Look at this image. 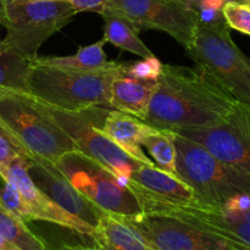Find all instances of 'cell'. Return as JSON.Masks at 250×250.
Listing matches in <instances>:
<instances>
[{"mask_svg": "<svg viewBox=\"0 0 250 250\" xmlns=\"http://www.w3.org/2000/svg\"><path fill=\"white\" fill-rule=\"evenodd\" d=\"M237 104L203 68L164 65L144 121L167 131L215 126Z\"/></svg>", "mask_w": 250, "mask_h": 250, "instance_id": "1", "label": "cell"}, {"mask_svg": "<svg viewBox=\"0 0 250 250\" xmlns=\"http://www.w3.org/2000/svg\"><path fill=\"white\" fill-rule=\"evenodd\" d=\"M122 62L111 61L107 67L92 72H75L32 61L27 93L44 104L66 111L92 106H110V87Z\"/></svg>", "mask_w": 250, "mask_h": 250, "instance_id": "2", "label": "cell"}, {"mask_svg": "<svg viewBox=\"0 0 250 250\" xmlns=\"http://www.w3.org/2000/svg\"><path fill=\"white\" fill-rule=\"evenodd\" d=\"M172 138L178 176L193 190L198 205L222 208L232 198L250 194L248 173L220 160L197 142L175 132Z\"/></svg>", "mask_w": 250, "mask_h": 250, "instance_id": "3", "label": "cell"}, {"mask_svg": "<svg viewBox=\"0 0 250 250\" xmlns=\"http://www.w3.org/2000/svg\"><path fill=\"white\" fill-rule=\"evenodd\" d=\"M186 54L237 103L250 107V59L233 42L224 17L210 23L199 22Z\"/></svg>", "mask_w": 250, "mask_h": 250, "instance_id": "4", "label": "cell"}, {"mask_svg": "<svg viewBox=\"0 0 250 250\" xmlns=\"http://www.w3.org/2000/svg\"><path fill=\"white\" fill-rule=\"evenodd\" d=\"M0 120L32 158L55 163L65 153L77 150L70 136L28 93L0 95Z\"/></svg>", "mask_w": 250, "mask_h": 250, "instance_id": "5", "label": "cell"}, {"mask_svg": "<svg viewBox=\"0 0 250 250\" xmlns=\"http://www.w3.org/2000/svg\"><path fill=\"white\" fill-rule=\"evenodd\" d=\"M77 12L63 0H1L2 45L33 61L41 46L70 23Z\"/></svg>", "mask_w": 250, "mask_h": 250, "instance_id": "6", "label": "cell"}, {"mask_svg": "<svg viewBox=\"0 0 250 250\" xmlns=\"http://www.w3.org/2000/svg\"><path fill=\"white\" fill-rule=\"evenodd\" d=\"M54 165L67 177L73 187L107 214L136 217L143 214L141 200L114 172L80 150L61 155Z\"/></svg>", "mask_w": 250, "mask_h": 250, "instance_id": "7", "label": "cell"}, {"mask_svg": "<svg viewBox=\"0 0 250 250\" xmlns=\"http://www.w3.org/2000/svg\"><path fill=\"white\" fill-rule=\"evenodd\" d=\"M39 103L70 136L77 150L109 168L119 177L122 185L127 186L128 178L142 163L125 153L100 131V126L112 107L98 105L78 111H66Z\"/></svg>", "mask_w": 250, "mask_h": 250, "instance_id": "8", "label": "cell"}, {"mask_svg": "<svg viewBox=\"0 0 250 250\" xmlns=\"http://www.w3.org/2000/svg\"><path fill=\"white\" fill-rule=\"evenodd\" d=\"M121 219L155 250H250L241 239L163 212Z\"/></svg>", "mask_w": 250, "mask_h": 250, "instance_id": "9", "label": "cell"}, {"mask_svg": "<svg viewBox=\"0 0 250 250\" xmlns=\"http://www.w3.org/2000/svg\"><path fill=\"white\" fill-rule=\"evenodd\" d=\"M106 9L126 17L139 32H165L185 50L192 45L199 23L197 10L176 0H109Z\"/></svg>", "mask_w": 250, "mask_h": 250, "instance_id": "10", "label": "cell"}, {"mask_svg": "<svg viewBox=\"0 0 250 250\" xmlns=\"http://www.w3.org/2000/svg\"><path fill=\"white\" fill-rule=\"evenodd\" d=\"M172 132L194 141L216 158L250 175V107L237 104L215 126L176 128Z\"/></svg>", "mask_w": 250, "mask_h": 250, "instance_id": "11", "label": "cell"}, {"mask_svg": "<svg viewBox=\"0 0 250 250\" xmlns=\"http://www.w3.org/2000/svg\"><path fill=\"white\" fill-rule=\"evenodd\" d=\"M29 159L31 158H17L7 165H0V177L2 181L16 186L28 204L34 221L50 222L80 234L92 237L94 233L92 226L62 209L34 185L27 171Z\"/></svg>", "mask_w": 250, "mask_h": 250, "instance_id": "12", "label": "cell"}, {"mask_svg": "<svg viewBox=\"0 0 250 250\" xmlns=\"http://www.w3.org/2000/svg\"><path fill=\"white\" fill-rule=\"evenodd\" d=\"M27 171L34 185L56 204L95 229L105 211L81 194L54 163L31 158Z\"/></svg>", "mask_w": 250, "mask_h": 250, "instance_id": "13", "label": "cell"}, {"mask_svg": "<svg viewBox=\"0 0 250 250\" xmlns=\"http://www.w3.org/2000/svg\"><path fill=\"white\" fill-rule=\"evenodd\" d=\"M143 212H163L200 225L217 233L238 238L250 246V199L239 210H224L204 205H143Z\"/></svg>", "mask_w": 250, "mask_h": 250, "instance_id": "14", "label": "cell"}, {"mask_svg": "<svg viewBox=\"0 0 250 250\" xmlns=\"http://www.w3.org/2000/svg\"><path fill=\"white\" fill-rule=\"evenodd\" d=\"M127 187L143 205H192L197 198L188 185L176 176L165 172L155 165L142 164L127 181Z\"/></svg>", "mask_w": 250, "mask_h": 250, "instance_id": "15", "label": "cell"}, {"mask_svg": "<svg viewBox=\"0 0 250 250\" xmlns=\"http://www.w3.org/2000/svg\"><path fill=\"white\" fill-rule=\"evenodd\" d=\"M156 129L143 120L119 110H110L100 126V131L110 141L144 165H154V163L142 150V142Z\"/></svg>", "mask_w": 250, "mask_h": 250, "instance_id": "16", "label": "cell"}, {"mask_svg": "<svg viewBox=\"0 0 250 250\" xmlns=\"http://www.w3.org/2000/svg\"><path fill=\"white\" fill-rule=\"evenodd\" d=\"M155 87L154 81L136 80L125 76L120 70L110 87V106L144 121Z\"/></svg>", "mask_w": 250, "mask_h": 250, "instance_id": "17", "label": "cell"}, {"mask_svg": "<svg viewBox=\"0 0 250 250\" xmlns=\"http://www.w3.org/2000/svg\"><path fill=\"white\" fill-rule=\"evenodd\" d=\"M99 250H155L121 217L104 212L90 237Z\"/></svg>", "mask_w": 250, "mask_h": 250, "instance_id": "18", "label": "cell"}, {"mask_svg": "<svg viewBox=\"0 0 250 250\" xmlns=\"http://www.w3.org/2000/svg\"><path fill=\"white\" fill-rule=\"evenodd\" d=\"M104 19V37L106 43L114 44L122 50L141 56L142 59L154 56V53L139 38V31L129 20L122 15L106 9L102 15Z\"/></svg>", "mask_w": 250, "mask_h": 250, "instance_id": "19", "label": "cell"}, {"mask_svg": "<svg viewBox=\"0 0 250 250\" xmlns=\"http://www.w3.org/2000/svg\"><path fill=\"white\" fill-rule=\"evenodd\" d=\"M106 41L102 38L95 43L85 46H80L78 51L70 56H49V58H41L37 56L33 62L41 65L51 66V67L61 68L66 71H75V72H92L99 71L107 67L111 61H107L103 46Z\"/></svg>", "mask_w": 250, "mask_h": 250, "instance_id": "20", "label": "cell"}, {"mask_svg": "<svg viewBox=\"0 0 250 250\" xmlns=\"http://www.w3.org/2000/svg\"><path fill=\"white\" fill-rule=\"evenodd\" d=\"M32 61L17 51L4 46L0 49V95L5 93H27V80Z\"/></svg>", "mask_w": 250, "mask_h": 250, "instance_id": "21", "label": "cell"}, {"mask_svg": "<svg viewBox=\"0 0 250 250\" xmlns=\"http://www.w3.org/2000/svg\"><path fill=\"white\" fill-rule=\"evenodd\" d=\"M142 146L146 148L154 159V165L170 175L180 178L177 172V150L172 138V132L158 128L142 142ZM181 180V178H180Z\"/></svg>", "mask_w": 250, "mask_h": 250, "instance_id": "22", "label": "cell"}, {"mask_svg": "<svg viewBox=\"0 0 250 250\" xmlns=\"http://www.w3.org/2000/svg\"><path fill=\"white\" fill-rule=\"evenodd\" d=\"M0 236L19 250H48L44 242L14 214L0 205Z\"/></svg>", "mask_w": 250, "mask_h": 250, "instance_id": "23", "label": "cell"}, {"mask_svg": "<svg viewBox=\"0 0 250 250\" xmlns=\"http://www.w3.org/2000/svg\"><path fill=\"white\" fill-rule=\"evenodd\" d=\"M2 182L4 183L0 187V205L9 212L14 214L15 216L21 219L22 221H34L28 204L16 186L7 181H2Z\"/></svg>", "mask_w": 250, "mask_h": 250, "instance_id": "24", "label": "cell"}, {"mask_svg": "<svg viewBox=\"0 0 250 250\" xmlns=\"http://www.w3.org/2000/svg\"><path fill=\"white\" fill-rule=\"evenodd\" d=\"M164 65L155 55L150 58H144L141 61H129L122 62L121 72L125 76L142 81H156L163 72Z\"/></svg>", "mask_w": 250, "mask_h": 250, "instance_id": "25", "label": "cell"}, {"mask_svg": "<svg viewBox=\"0 0 250 250\" xmlns=\"http://www.w3.org/2000/svg\"><path fill=\"white\" fill-rule=\"evenodd\" d=\"M222 16L231 29L250 36V6L241 1H226Z\"/></svg>", "mask_w": 250, "mask_h": 250, "instance_id": "26", "label": "cell"}, {"mask_svg": "<svg viewBox=\"0 0 250 250\" xmlns=\"http://www.w3.org/2000/svg\"><path fill=\"white\" fill-rule=\"evenodd\" d=\"M17 158H32L0 120V165H7Z\"/></svg>", "mask_w": 250, "mask_h": 250, "instance_id": "27", "label": "cell"}, {"mask_svg": "<svg viewBox=\"0 0 250 250\" xmlns=\"http://www.w3.org/2000/svg\"><path fill=\"white\" fill-rule=\"evenodd\" d=\"M63 1L68 2L77 14L89 11L103 15L106 10L109 0H63Z\"/></svg>", "mask_w": 250, "mask_h": 250, "instance_id": "28", "label": "cell"}, {"mask_svg": "<svg viewBox=\"0 0 250 250\" xmlns=\"http://www.w3.org/2000/svg\"><path fill=\"white\" fill-rule=\"evenodd\" d=\"M0 250H19V249L0 236Z\"/></svg>", "mask_w": 250, "mask_h": 250, "instance_id": "29", "label": "cell"}, {"mask_svg": "<svg viewBox=\"0 0 250 250\" xmlns=\"http://www.w3.org/2000/svg\"><path fill=\"white\" fill-rule=\"evenodd\" d=\"M56 250H99L97 248H87V247H81V246H63L61 248H58Z\"/></svg>", "mask_w": 250, "mask_h": 250, "instance_id": "30", "label": "cell"}, {"mask_svg": "<svg viewBox=\"0 0 250 250\" xmlns=\"http://www.w3.org/2000/svg\"><path fill=\"white\" fill-rule=\"evenodd\" d=\"M176 1H180V2H182V4L188 5V6L194 7L195 9L198 5V2H199V0H176Z\"/></svg>", "mask_w": 250, "mask_h": 250, "instance_id": "31", "label": "cell"}, {"mask_svg": "<svg viewBox=\"0 0 250 250\" xmlns=\"http://www.w3.org/2000/svg\"><path fill=\"white\" fill-rule=\"evenodd\" d=\"M242 2H244V4H247L248 5V6H250V0H243V1Z\"/></svg>", "mask_w": 250, "mask_h": 250, "instance_id": "32", "label": "cell"}, {"mask_svg": "<svg viewBox=\"0 0 250 250\" xmlns=\"http://www.w3.org/2000/svg\"><path fill=\"white\" fill-rule=\"evenodd\" d=\"M227 1H243V0H227Z\"/></svg>", "mask_w": 250, "mask_h": 250, "instance_id": "33", "label": "cell"}, {"mask_svg": "<svg viewBox=\"0 0 250 250\" xmlns=\"http://www.w3.org/2000/svg\"><path fill=\"white\" fill-rule=\"evenodd\" d=\"M0 26H1V23H0ZM1 44H2V41L1 38H0V49H1Z\"/></svg>", "mask_w": 250, "mask_h": 250, "instance_id": "34", "label": "cell"}, {"mask_svg": "<svg viewBox=\"0 0 250 250\" xmlns=\"http://www.w3.org/2000/svg\"><path fill=\"white\" fill-rule=\"evenodd\" d=\"M0 9H1V0H0Z\"/></svg>", "mask_w": 250, "mask_h": 250, "instance_id": "35", "label": "cell"}]
</instances>
